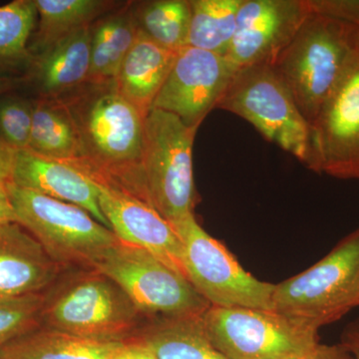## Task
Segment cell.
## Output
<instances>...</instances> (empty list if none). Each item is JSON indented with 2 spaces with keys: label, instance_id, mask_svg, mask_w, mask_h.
<instances>
[{
  "label": "cell",
  "instance_id": "1",
  "mask_svg": "<svg viewBox=\"0 0 359 359\" xmlns=\"http://www.w3.org/2000/svg\"><path fill=\"white\" fill-rule=\"evenodd\" d=\"M87 86L58 97L72 115L81 159L72 163L96 182L146 200L142 173L146 116L124 98L114 82Z\"/></svg>",
  "mask_w": 359,
  "mask_h": 359
},
{
  "label": "cell",
  "instance_id": "2",
  "mask_svg": "<svg viewBox=\"0 0 359 359\" xmlns=\"http://www.w3.org/2000/svg\"><path fill=\"white\" fill-rule=\"evenodd\" d=\"M358 55V26L311 8L273 66L311 125Z\"/></svg>",
  "mask_w": 359,
  "mask_h": 359
},
{
  "label": "cell",
  "instance_id": "3",
  "mask_svg": "<svg viewBox=\"0 0 359 359\" xmlns=\"http://www.w3.org/2000/svg\"><path fill=\"white\" fill-rule=\"evenodd\" d=\"M55 283L44 294L41 327L113 344L133 339L145 325L126 292L96 269H83Z\"/></svg>",
  "mask_w": 359,
  "mask_h": 359
},
{
  "label": "cell",
  "instance_id": "4",
  "mask_svg": "<svg viewBox=\"0 0 359 359\" xmlns=\"http://www.w3.org/2000/svg\"><path fill=\"white\" fill-rule=\"evenodd\" d=\"M198 129L159 109L149 111L144 122L146 200L174 228L194 215L193 146Z\"/></svg>",
  "mask_w": 359,
  "mask_h": 359
},
{
  "label": "cell",
  "instance_id": "5",
  "mask_svg": "<svg viewBox=\"0 0 359 359\" xmlns=\"http://www.w3.org/2000/svg\"><path fill=\"white\" fill-rule=\"evenodd\" d=\"M16 222L61 268L92 269L119 238L82 208L6 183Z\"/></svg>",
  "mask_w": 359,
  "mask_h": 359
},
{
  "label": "cell",
  "instance_id": "6",
  "mask_svg": "<svg viewBox=\"0 0 359 359\" xmlns=\"http://www.w3.org/2000/svg\"><path fill=\"white\" fill-rule=\"evenodd\" d=\"M273 311L320 328L359 306V228L313 266L276 285Z\"/></svg>",
  "mask_w": 359,
  "mask_h": 359
},
{
  "label": "cell",
  "instance_id": "7",
  "mask_svg": "<svg viewBox=\"0 0 359 359\" xmlns=\"http://www.w3.org/2000/svg\"><path fill=\"white\" fill-rule=\"evenodd\" d=\"M250 123L266 140L306 164L309 124L273 65L240 68L217 106Z\"/></svg>",
  "mask_w": 359,
  "mask_h": 359
},
{
  "label": "cell",
  "instance_id": "8",
  "mask_svg": "<svg viewBox=\"0 0 359 359\" xmlns=\"http://www.w3.org/2000/svg\"><path fill=\"white\" fill-rule=\"evenodd\" d=\"M202 320L212 344L229 359L304 356L320 342V328L276 311L210 306Z\"/></svg>",
  "mask_w": 359,
  "mask_h": 359
},
{
  "label": "cell",
  "instance_id": "9",
  "mask_svg": "<svg viewBox=\"0 0 359 359\" xmlns=\"http://www.w3.org/2000/svg\"><path fill=\"white\" fill-rule=\"evenodd\" d=\"M92 269L114 280L148 320L203 316L211 306L185 276L120 240Z\"/></svg>",
  "mask_w": 359,
  "mask_h": 359
},
{
  "label": "cell",
  "instance_id": "10",
  "mask_svg": "<svg viewBox=\"0 0 359 359\" xmlns=\"http://www.w3.org/2000/svg\"><path fill=\"white\" fill-rule=\"evenodd\" d=\"M174 229L183 245L187 278L211 306L273 311L276 285L257 280L245 271L194 215Z\"/></svg>",
  "mask_w": 359,
  "mask_h": 359
},
{
  "label": "cell",
  "instance_id": "11",
  "mask_svg": "<svg viewBox=\"0 0 359 359\" xmlns=\"http://www.w3.org/2000/svg\"><path fill=\"white\" fill-rule=\"evenodd\" d=\"M304 166L334 178L359 180V55L309 125Z\"/></svg>",
  "mask_w": 359,
  "mask_h": 359
},
{
  "label": "cell",
  "instance_id": "12",
  "mask_svg": "<svg viewBox=\"0 0 359 359\" xmlns=\"http://www.w3.org/2000/svg\"><path fill=\"white\" fill-rule=\"evenodd\" d=\"M226 56L186 46L177 52L166 81L151 109L171 113L187 126L199 128L235 75Z\"/></svg>",
  "mask_w": 359,
  "mask_h": 359
},
{
  "label": "cell",
  "instance_id": "13",
  "mask_svg": "<svg viewBox=\"0 0 359 359\" xmlns=\"http://www.w3.org/2000/svg\"><path fill=\"white\" fill-rule=\"evenodd\" d=\"M311 13L309 0H242L226 59L237 69L275 65Z\"/></svg>",
  "mask_w": 359,
  "mask_h": 359
},
{
  "label": "cell",
  "instance_id": "14",
  "mask_svg": "<svg viewBox=\"0 0 359 359\" xmlns=\"http://www.w3.org/2000/svg\"><path fill=\"white\" fill-rule=\"evenodd\" d=\"M96 183L99 205L116 237L123 243L147 250L187 278L183 245L174 226L140 198L114 187Z\"/></svg>",
  "mask_w": 359,
  "mask_h": 359
},
{
  "label": "cell",
  "instance_id": "15",
  "mask_svg": "<svg viewBox=\"0 0 359 359\" xmlns=\"http://www.w3.org/2000/svg\"><path fill=\"white\" fill-rule=\"evenodd\" d=\"M11 182L52 199L76 205L111 230L99 205L98 185L72 163L43 157L28 149L15 151Z\"/></svg>",
  "mask_w": 359,
  "mask_h": 359
},
{
  "label": "cell",
  "instance_id": "16",
  "mask_svg": "<svg viewBox=\"0 0 359 359\" xmlns=\"http://www.w3.org/2000/svg\"><path fill=\"white\" fill-rule=\"evenodd\" d=\"M61 269L18 222L0 223V297L41 294Z\"/></svg>",
  "mask_w": 359,
  "mask_h": 359
},
{
  "label": "cell",
  "instance_id": "17",
  "mask_svg": "<svg viewBox=\"0 0 359 359\" xmlns=\"http://www.w3.org/2000/svg\"><path fill=\"white\" fill-rule=\"evenodd\" d=\"M32 77L46 99L58 98L88 80L91 65V27L80 28L33 56Z\"/></svg>",
  "mask_w": 359,
  "mask_h": 359
},
{
  "label": "cell",
  "instance_id": "18",
  "mask_svg": "<svg viewBox=\"0 0 359 359\" xmlns=\"http://www.w3.org/2000/svg\"><path fill=\"white\" fill-rule=\"evenodd\" d=\"M177 52L160 46L138 29L114 79L117 91L147 116L166 81Z\"/></svg>",
  "mask_w": 359,
  "mask_h": 359
},
{
  "label": "cell",
  "instance_id": "19",
  "mask_svg": "<svg viewBox=\"0 0 359 359\" xmlns=\"http://www.w3.org/2000/svg\"><path fill=\"white\" fill-rule=\"evenodd\" d=\"M136 337L157 359H229L212 344L202 316L149 320Z\"/></svg>",
  "mask_w": 359,
  "mask_h": 359
},
{
  "label": "cell",
  "instance_id": "20",
  "mask_svg": "<svg viewBox=\"0 0 359 359\" xmlns=\"http://www.w3.org/2000/svg\"><path fill=\"white\" fill-rule=\"evenodd\" d=\"M121 342L103 344L44 327L0 347L1 359H110Z\"/></svg>",
  "mask_w": 359,
  "mask_h": 359
},
{
  "label": "cell",
  "instance_id": "21",
  "mask_svg": "<svg viewBox=\"0 0 359 359\" xmlns=\"http://www.w3.org/2000/svg\"><path fill=\"white\" fill-rule=\"evenodd\" d=\"M28 150L43 157L77 163L81 146L74 120L61 99L33 102V119Z\"/></svg>",
  "mask_w": 359,
  "mask_h": 359
},
{
  "label": "cell",
  "instance_id": "22",
  "mask_svg": "<svg viewBox=\"0 0 359 359\" xmlns=\"http://www.w3.org/2000/svg\"><path fill=\"white\" fill-rule=\"evenodd\" d=\"M135 13L118 11L91 28V65L86 83L114 81L138 33Z\"/></svg>",
  "mask_w": 359,
  "mask_h": 359
},
{
  "label": "cell",
  "instance_id": "23",
  "mask_svg": "<svg viewBox=\"0 0 359 359\" xmlns=\"http://www.w3.org/2000/svg\"><path fill=\"white\" fill-rule=\"evenodd\" d=\"M34 2L39 27L29 42L32 57L71 33L90 26L91 21L111 6V2L102 0H34Z\"/></svg>",
  "mask_w": 359,
  "mask_h": 359
},
{
  "label": "cell",
  "instance_id": "24",
  "mask_svg": "<svg viewBox=\"0 0 359 359\" xmlns=\"http://www.w3.org/2000/svg\"><path fill=\"white\" fill-rule=\"evenodd\" d=\"M187 46L226 56L237 29L242 0H190Z\"/></svg>",
  "mask_w": 359,
  "mask_h": 359
},
{
  "label": "cell",
  "instance_id": "25",
  "mask_svg": "<svg viewBox=\"0 0 359 359\" xmlns=\"http://www.w3.org/2000/svg\"><path fill=\"white\" fill-rule=\"evenodd\" d=\"M137 25L149 39L168 50L187 46L191 20L190 0H155L137 9Z\"/></svg>",
  "mask_w": 359,
  "mask_h": 359
},
{
  "label": "cell",
  "instance_id": "26",
  "mask_svg": "<svg viewBox=\"0 0 359 359\" xmlns=\"http://www.w3.org/2000/svg\"><path fill=\"white\" fill-rule=\"evenodd\" d=\"M36 20L34 0L0 6V72L32 63L29 42Z\"/></svg>",
  "mask_w": 359,
  "mask_h": 359
},
{
  "label": "cell",
  "instance_id": "27",
  "mask_svg": "<svg viewBox=\"0 0 359 359\" xmlns=\"http://www.w3.org/2000/svg\"><path fill=\"white\" fill-rule=\"evenodd\" d=\"M44 292L0 297V347L41 327Z\"/></svg>",
  "mask_w": 359,
  "mask_h": 359
},
{
  "label": "cell",
  "instance_id": "28",
  "mask_svg": "<svg viewBox=\"0 0 359 359\" xmlns=\"http://www.w3.org/2000/svg\"><path fill=\"white\" fill-rule=\"evenodd\" d=\"M33 119V103L20 97L8 96L0 100V137L14 151L29 146Z\"/></svg>",
  "mask_w": 359,
  "mask_h": 359
},
{
  "label": "cell",
  "instance_id": "29",
  "mask_svg": "<svg viewBox=\"0 0 359 359\" xmlns=\"http://www.w3.org/2000/svg\"><path fill=\"white\" fill-rule=\"evenodd\" d=\"M313 11L330 14L359 28V0H309Z\"/></svg>",
  "mask_w": 359,
  "mask_h": 359
},
{
  "label": "cell",
  "instance_id": "30",
  "mask_svg": "<svg viewBox=\"0 0 359 359\" xmlns=\"http://www.w3.org/2000/svg\"><path fill=\"white\" fill-rule=\"evenodd\" d=\"M110 359H157L147 344L138 339L126 340L120 344Z\"/></svg>",
  "mask_w": 359,
  "mask_h": 359
},
{
  "label": "cell",
  "instance_id": "31",
  "mask_svg": "<svg viewBox=\"0 0 359 359\" xmlns=\"http://www.w3.org/2000/svg\"><path fill=\"white\" fill-rule=\"evenodd\" d=\"M304 359H354L353 354L339 344H323L318 342L309 351Z\"/></svg>",
  "mask_w": 359,
  "mask_h": 359
},
{
  "label": "cell",
  "instance_id": "32",
  "mask_svg": "<svg viewBox=\"0 0 359 359\" xmlns=\"http://www.w3.org/2000/svg\"><path fill=\"white\" fill-rule=\"evenodd\" d=\"M14 154L15 151L9 147L0 137V182L8 183L13 175Z\"/></svg>",
  "mask_w": 359,
  "mask_h": 359
},
{
  "label": "cell",
  "instance_id": "33",
  "mask_svg": "<svg viewBox=\"0 0 359 359\" xmlns=\"http://www.w3.org/2000/svg\"><path fill=\"white\" fill-rule=\"evenodd\" d=\"M340 344L353 354L354 359H359V318L344 328Z\"/></svg>",
  "mask_w": 359,
  "mask_h": 359
},
{
  "label": "cell",
  "instance_id": "34",
  "mask_svg": "<svg viewBox=\"0 0 359 359\" xmlns=\"http://www.w3.org/2000/svg\"><path fill=\"white\" fill-rule=\"evenodd\" d=\"M8 222H16V217L7 193L6 184L0 182V223Z\"/></svg>",
  "mask_w": 359,
  "mask_h": 359
},
{
  "label": "cell",
  "instance_id": "35",
  "mask_svg": "<svg viewBox=\"0 0 359 359\" xmlns=\"http://www.w3.org/2000/svg\"><path fill=\"white\" fill-rule=\"evenodd\" d=\"M18 80L15 78L7 76L0 73V96L14 88L18 84Z\"/></svg>",
  "mask_w": 359,
  "mask_h": 359
},
{
  "label": "cell",
  "instance_id": "36",
  "mask_svg": "<svg viewBox=\"0 0 359 359\" xmlns=\"http://www.w3.org/2000/svg\"><path fill=\"white\" fill-rule=\"evenodd\" d=\"M304 356H292V358H280V359H304Z\"/></svg>",
  "mask_w": 359,
  "mask_h": 359
},
{
  "label": "cell",
  "instance_id": "37",
  "mask_svg": "<svg viewBox=\"0 0 359 359\" xmlns=\"http://www.w3.org/2000/svg\"><path fill=\"white\" fill-rule=\"evenodd\" d=\"M0 359H1V358H0Z\"/></svg>",
  "mask_w": 359,
  "mask_h": 359
}]
</instances>
